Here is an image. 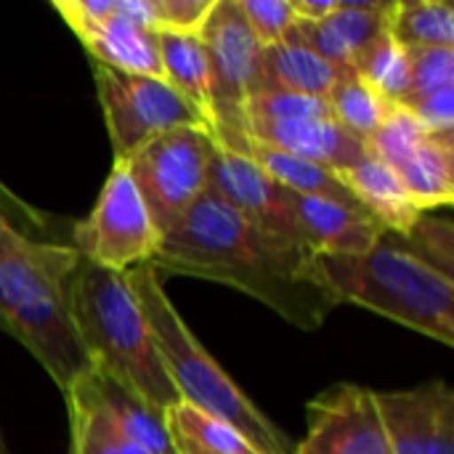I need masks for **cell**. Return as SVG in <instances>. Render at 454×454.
<instances>
[{
	"label": "cell",
	"mask_w": 454,
	"mask_h": 454,
	"mask_svg": "<svg viewBox=\"0 0 454 454\" xmlns=\"http://www.w3.org/2000/svg\"><path fill=\"white\" fill-rule=\"evenodd\" d=\"M298 242L317 258H356L367 255L386 229L367 213L322 197L290 192Z\"/></svg>",
	"instance_id": "4fadbf2b"
},
{
	"label": "cell",
	"mask_w": 454,
	"mask_h": 454,
	"mask_svg": "<svg viewBox=\"0 0 454 454\" xmlns=\"http://www.w3.org/2000/svg\"><path fill=\"white\" fill-rule=\"evenodd\" d=\"M306 436L293 454H394L375 391L335 383L306 407Z\"/></svg>",
	"instance_id": "30bf717a"
},
{
	"label": "cell",
	"mask_w": 454,
	"mask_h": 454,
	"mask_svg": "<svg viewBox=\"0 0 454 454\" xmlns=\"http://www.w3.org/2000/svg\"><path fill=\"white\" fill-rule=\"evenodd\" d=\"M69 311L90 370L157 415L181 402L125 271L93 266L80 255L69 279Z\"/></svg>",
	"instance_id": "3957f363"
},
{
	"label": "cell",
	"mask_w": 454,
	"mask_h": 454,
	"mask_svg": "<svg viewBox=\"0 0 454 454\" xmlns=\"http://www.w3.org/2000/svg\"><path fill=\"white\" fill-rule=\"evenodd\" d=\"M399 239L418 258L428 261L434 269L454 279V226L450 218L423 213L407 234H399Z\"/></svg>",
	"instance_id": "f1b7e54d"
},
{
	"label": "cell",
	"mask_w": 454,
	"mask_h": 454,
	"mask_svg": "<svg viewBox=\"0 0 454 454\" xmlns=\"http://www.w3.org/2000/svg\"><path fill=\"white\" fill-rule=\"evenodd\" d=\"M290 3L295 19L306 24H319L338 11V0H290Z\"/></svg>",
	"instance_id": "836d02e7"
},
{
	"label": "cell",
	"mask_w": 454,
	"mask_h": 454,
	"mask_svg": "<svg viewBox=\"0 0 454 454\" xmlns=\"http://www.w3.org/2000/svg\"><path fill=\"white\" fill-rule=\"evenodd\" d=\"M348 72L325 61L314 51L295 43H277L261 51L255 90H287L327 98ZM253 90V93H255Z\"/></svg>",
	"instance_id": "ac0fdd59"
},
{
	"label": "cell",
	"mask_w": 454,
	"mask_h": 454,
	"mask_svg": "<svg viewBox=\"0 0 454 454\" xmlns=\"http://www.w3.org/2000/svg\"><path fill=\"white\" fill-rule=\"evenodd\" d=\"M215 138L205 128L168 130L122 160L160 234L207 194V173Z\"/></svg>",
	"instance_id": "8992f818"
},
{
	"label": "cell",
	"mask_w": 454,
	"mask_h": 454,
	"mask_svg": "<svg viewBox=\"0 0 454 454\" xmlns=\"http://www.w3.org/2000/svg\"><path fill=\"white\" fill-rule=\"evenodd\" d=\"M410 90L407 98L454 88V48H407Z\"/></svg>",
	"instance_id": "f546056e"
},
{
	"label": "cell",
	"mask_w": 454,
	"mask_h": 454,
	"mask_svg": "<svg viewBox=\"0 0 454 454\" xmlns=\"http://www.w3.org/2000/svg\"><path fill=\"white\" fill-rule=\"evenodd\" d=\"M162 80L176 88L210 125H213V90H210V61L205 43L200 35H173V32H154Z\"/></svg>",
	"instance_id": "44dd1931"
},
{
	"label": "cell",
	"mask_w": 454,
	"mask_h": 454,
	"mask_svg": "<svg viewBox=\"0 0 454 454\" xmlns=\"http://www.w3.org/2000/svg\"><path fill=\"white\" fill-rule=\"evenodd\" d=\"M250 141L282 149L301 160L317 162L330 170H346L367 157L364 141L343 130L333 117L311 120H285V122H258L247 130Z\"/></svg>",
	"instance_id": "9a60e30c"
},
{
	"label": "cell",
	"mask_w": 454,
	"mask_h": 454,
	"mask_svg": "<svg viewBox=\"0 0 454 454\" xmlns=\"http://www.w3.org/2000/svg\"><path fill=\"white\" fill-rule=\"evenodd\" d=\"M247 130L258 122H285V120H311L333 117L325 98L287 93V90H255L247 98Z\"/></svg>",
	"instance_id": "83f0119b"
},
{
	"label": "cell",
	"mask_w": 454,
	"mask_h": 454,
	"mask_svg": "<svg viewBox=\"0 0 454 454\" xmlns=\"http://www.w3.org/2000/svg\"><path fill=\"white\" fill-rule=\"evenodd\" d=\"M237 8L263 48L285 43L298 21L290 0H237Z\"/></svg>",
	"instance_id": "4dcf8cb0"
},
{
	"label": "cell",
	"mask_w": 454,
	"mask_h": 454,
	"mask_svg": "<svg viewBox=\"0 0 454 454\" xmlns=\"http://www.w3.org/2000/svg\"><path fill=\"white\" fill-rule=\"evenodd\" d=\"M388 32L404 48H454V8L447 0H394Z\"/></svg>",
	"instance_id": "cb8c5ba5"
},
{
	"label": "cell",
	"mask_w": 454,
	"mask_h": 454,
	"mask_svg": "<svg viewBox=\"0 0 454 454\" xmlns=\"http://www.w3.org/2000/svg\"><path fill=\"white\" fill-rule=\"evenodd\" d=\"M88 372L64 391L72 454H154L109 412Z\"/></svg>",
	"instance_id": "e0dca14e"
},
{
	"label": "cell",
	"mask_w": 454,
	"mask_h": 454,
	"mask_svg": "<svg viewBox=\"0 0 454 454\" xmlns=\"http://www.w3.org/2000/svg\"><path fill=\"white\" fill-rule=\"evenodd\" d=\"M330 106L333 120L348 130L354 138L367 141L383 122L386 112H388V101L380 98L364 80H359L354 72H348L335 88L333 93L325 98Z\"/></svg>",
	"instance_id": "484cf974"
},
{
	"label": "cell",
	"mask_w": 454,
	"mask_h": 454,
	"mask_svg": "<svg viewBox=\"0 0 454 454\" xmlns=\"http://www.w3.org/2000/svg\"><path fill=\"white\" fill-rule=\"evenodd\" d=\"M77 250L11 231L0 258V330L13 335L67 391L90 370L69 311V279Z\"/></svg>",
	"instance_id": "7a4b0ae2"
},
{
	"label": "cell",
	"mask_w": 454,
	"mask_h": 454,
	"mask_svg": "<svg viewBox=\"0 0 454 454\" xmlns=\"http://www.w3.org/2000/svg\"><path fill=\"white\" fill-rule=\"evenodd\" d=\"M154 32L200 35L218 0H152Z\"/></svg>",
	"instance_id": "1f68e13d"
},
{
	"label": "cell",
	"mask_w": 454,
	"mask_h": 454,
	"mask_svg": "<svg viewBox=\"0 0 454 454\" xmlns=\"http://www.w3.org/2000/svg\"><path fill=\"white\" fill-rule=\"evenodd\" d=\"M247 157H253L277 184H282L293 194L322 197V200H333V202L364 210L356 202V197L348 192V186L338 178V173L330 170V168H322L317 162L301 160L295 154H287L282 149H271V146H263V144H255V141H250Z\"/></svg>",
	"instance_id": "7402d4cb"
},
{
	"label": "cell",
	"mask_w": 454,
	"mask_h": 454,
	"mask_svg": "<svg viewBox=\"0 0 454 454\" xmlns=\"http://www.w3.org/2000/svg\"><path fill=\"white\" fill-rule=\"evenodd\" d=\"M152 269L234 287L306 333L319 330L338 309L317 255L207 194L162 234Z\"/></svg>",
	"instance_id": "6da1fadb"
},
{
	"label": "cell",
	"mask_w": 454,
	"mask_h": 454,
	"mask_svg": "<svg viewBox=\"0 0 454 454\" xmlns=\"http://www.w3.org/2000/svg\"><path fill=\"white\" fill-rule=\"evenodd\" d=\"M160 242L162 234L157 231L128 165L114 160L93 210L72 229V247L93 266L130 271L152 263Z\"/></svg>",
	"instance_id": "ba28073f"
},
{
	"label": "cell",
	"mask_w": 454,
	"mask_h": 454,
	"mask_svg": "<svg viewBox=\"0 0 454 454\" xmlns=\"http://www.w3.org/2000/svg\"><path fill=\"white\" fill-rule=\"evenodd\" d=\"M319 271L340 303L362 306L444 346L454 343V279L418 258L399 234L356 258H319Z\"/></svg>",
	"instance_id": "5b68a950"
},
{
	"label": "cell",
	"mask_w": 454,
	"mask_h": 454,
	"mask_svg": "<svg viewBox=\"0 0 454 454\" xmlns=\"http://www.w3.org/2000/svg\"><path fill=\"white\" fill-rule=\"evenodd\" d=\"M428 136V130L418 122V117L402 106V104H391L380 128L364 141L367 154L380 160L383 165H388L391 170H396L418 146L420 141Z\"/></svg>",
	"instance_id": "4316f807"
},
{
	"label": "cell",
	"mask_w": 454,
	"mask_h": 454,
	"mask_svg": "<svg viewBox=\"0 0 454 454\" xmlns=\"http://www.w3.org/2000/svg\"><path fill=\"white\" fill-rule=\"evenodd\" d=\"M394 454H454V391L428 380L402 391H375Z\"/></svg>",
	"instance_id": "7c38bea8"
},
{
	"label": "cell",
	"mask_w": 454,
	"mask_h": 454,
	"mask_svg": "<svg viewBox=\"0 0 454 454\" xmlns=\"http://www.w3.org/2000/svg\"><path fill=\"white\" fill-rule=\"evenodd\" d=\"M402 106H407L431 136H452L454 88L418 96V98H407V101H402Z\"/></svg>",
	"instance_id": "d6a6232c"
},
{
	"label": "cell",
	"mask_w": 454,
	"mask_h": 454,
	"mask_svg": "<svg viewBox=\"0 0 454 454\" xmlns=\"http://www.w3.org/2000/svg\"><path fill=\"white\" fill-rule=\"evenodd\" d=\"M125 274L146 317L154 346L160 351L168 378L173 380L178 399L237 428L258 450V454H293L290 436L282 434L253 404V399L229 378V372L207 354V348L189 330L178 309L165 295L162 279L152 269V263L130 269Z\"/></svg>",
	"instance_id": "277c9868"
},
{
	"label": "cell",
	"mask_w": 454,
	"mask_h": 454,
	"mask_svg": "<svg viewBox=\"0 0 454 454\" xmlns=\"http://www.w3.org/2000/svg\"><path fill=\"white\" fill-rule=\"evenodd\" d=\"M338 178L348 186L356 202L391 234H407L423 215L410 202L396 170L370 154L356 165L338 170Z\"/></svg>",
	"instance_id": "d6986e66"
},
{
	"label": "cell",
	"mask_w": 454,
	"mask_h": 454,
	"mask_svg": "<svg viewBox=\"0 0 454 454\" xmlns=\"http://www.w3.org/2000/svg\"><path fill=\"white\" fill-rule=\"evenodd\" d=\"M207 197L223 202L253 226L298 242L290 192L277 184L253 157L215 144L207 173Z\"/></svg>",
	"instance_id": "8fae6325"
},
{
	"label": "cell",
	"mask_w": 454,
	"mask_h": 454,
	"mask_svg": "<svg viewBox=\"0 0 454 454\" xmlns=\"http://www.w3.org/2000/svg\"><path fill=\"white\" fill-rule=\"evenodd\" d=\"M396 176L420 213L447 207L454 200V138L426 136L420 146L396 168Z\"/></svg>",
	"instance_id": "ffe728a7"
},
{
	"label": "cell",
	"mask_w": 454,
	"mask_h": 454,
	"mask_svg": "<svg viewBox=\"0 0 454 454\" xmlns=\"http://www.w3.org/2000/svg\"><path fill=\"white\" fill-rule=\"evenodd\" d=\"M162 418L178 454H258L237 428L184 402L173 404Z\"/></svg>",
	"instance_id": "603a6c76"
},
{
	"label": "cell",
	"mask_w": 454,
	"mask_h": 454,
	"mask_svg": "<svg viewBox=\"0 0 454 454\" xmlns=\"http://www.w3.org/2000/svg\"><path fill=\"white\" fill-rule=\"evenodd\" d=\"M394 3V0H391ZM388 0H338V11L319 21V24H306L295 21L290 37L285 43L303 45L322 56L325 61L354 72L356 56L388 27Z\"/></svg>",
	"instance_id": "5bb4252c"
},
{
	"label": "cell",
	"mask_w": 454,
	"mask_h": 454,
	"mask_svg": "<svg viewBox=\"0 0 454 454\" xmlns=\"http://www.w3.org/2000/svg\"><path fill=\"white\" fill-rule=\"evenodd\" d=\"M354 74L364 80L388 104H402L410 90L407 48L388 32V27L356 56Z\"/></svg>",
	"instance_id": "d4e9b609"
},
{
	"label": "cell",
	"mask_w": 454,
	"mask_h": 454,
	"mask_svg": "<svg viewBox=\"0 0 454 454\" xmlns=\"http://www.w3.org/2000/svg\"><path fill=\"white\" fill-rule=\"evenodd\" d=\"M93 80L114 160L133 157L144 144L168 130L205 128L213 133L207 120L160 77L125 74L93 64Z\"/></svg>",
	"instance_id": "9c48e42d"
},
{
	"label": "cell",
	"mask_w": 454,
	"mask_h": 454,
	"mask_svg": "<svg viewBox=\"0 0 454 454\" xmlns=\"http://www.w3.org/2000/svg\"><path fill=\"white\" fill-rule=\"evenodd\" d=\"M200 40L210 61L215 144L247 154V98L255 90L263 45L242 19L237 0H218L207 16Z\"/></svg>",
	"instance_id": "52a82bcc"
},
{
	"label": "cell",
	"mask_w": 454,
	"mask_h": 454,
	"mask_svg": "<svg viewBox=\"0 0 454 454\" xmlns=\"http://www.w3.org/2000/svg\"><path fill=\"white\" fill-rule=\"evenodd\" d=\"M11 231H13V226H11L8 218L0 213V258H3V253H5V245H8V239H11Z\"/></svg>",
	"instance_id": "e575fe53"
},
{
	"label": "cell",
	"mask_w": 454,
	"mask_h": 454,
	"mask_svg": "<svg viewBox=\"0 0 454 454\" xmlns=\"http://www.w3.org/2000/svg\"><path fill=\"white\" fill-rule=\"evenodd\" d=\"M67 27L77 35L82 48L90 53L93 64H101L125 74H144V77L162 80L154 32L120 16L114 0L106 16L96 21H72Z\"/></svg>",
	"instance_id": "2e32d148"
},
{
	"label": "cell",
	"mask_w": 454,
	"mask_h": 454,
	"mask_svg": "<svg viewBox=\"0 0 454 454\" xmlns=\"http://www.w3.org/2000/svg\"><path fill=\"white\" fill-rule=\"evenodd\" d=\"M0 454H5V450H3V442H0Z\"/></svg>",
	"instance_id": "d590c367"
}]
</instances>
